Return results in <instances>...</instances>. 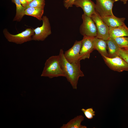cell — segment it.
I'll list each match as a JSON object with an SVG mask.
<instances>
[{"instance_id": "obj_1", "label": "cell", "mask_w": 128, "mask_h": 128, "mask_svg": "<svg viewBox=\"0 0 128 128\" xmlns=\"http://www.w3.org/2000/svg\"><path fill=\"white\" fill-rule=\"evenodd\" d=\"M62 49H60L59 55L61 67L64 73L65 77L70 83L73 88L77 89L79 78L84 76L80 69V61L70 63L66 59Z\"/></svg>"}, {"instance_id": "obj_2", "label": "cell", "mask_w": 128, "mask_h": 128, "mask_svg": "<svg viewBox=\"0 0 128 128\" xmlns=\"http://www.w3.org/2000/svg\"><path fill=\"white\" fill-rule=\"evenodd\" d=\"M41 76L50 78L65 77L60 66L59 55L51 56L46 60Z\"/></svg>"}, {"instance_id": "obj_3", "label": "cell", "mask_w": 128, "mask_h": 128, "mask_svg": "<svg viewBox=\"0 0 128 128\" xmlns=\"http://www.w3.org/2000/svg\"><path fill=\"white\" fill-rule=\"evenodd\" d=\"M3 33L8 41L19 44L32 40V37L34 34L33 29L31 28H27L16 35L10 34L7 29H5L3 30Z\"/></svg>"}, {"instance_id": "obj_4", "label": "cell", "mask_w": 128, "mask_h": 128, "mask_svg": "<svg viewBox=\"0 0 128 128\" xmlns=\"http://www.w3.org/2000/svg\"><path fill=\"white\" fill-rule=\"evenodd\" d=\"M82 23L80 28L81 34L83 36L96 37L97 33L96 24L91 17L83 14Z\"/></svg>"}, {"instance_id": "obj_5", "label": "cell", "mask_w": 128, "mask_h": 128, "mask_svg": "<svg viewBox=\"0 0 128 128\" xmlns=\"http://www.w3.org/2000/svg\"><path fill=\"white\" fill-rule=\"evenodd\" d=\"M43 23L41 26L33 29L34 34L32 40L43 41L51 33V27L48 18L46 16L42 18Z\"/></svg>"}, {"instance_id": "obj_6", "label": "cell", "mask_w": 128, "mask_h": 128, "mask_svg": "<svg viewBox=\"0 0 128 128\" xmlns=\"http://www.w3.org/2000/svg\"><path fill=\"white\" fill-rule=\"evenodd\" d=\"M106 64L111 69L121 72L128 71V64L119 56L113 58L102 56Z\"/></svg>"}, {"instance_id": "obj_7", "label": "cell", "mask_w": 128, "mask_h": 128, "mask_svg": "<svg viewBox=\"0 0 128 128\" xmlns=\"http://www.w3.org/2000/svg\"><path fill=\"white\" fill-rule=\"evenodd\" d=\"M95 22L97 30L96 37L106 41L110 37L109 27L103 21L96 12L91 17Z\"/></svg>"}, {"instance_id": "obj_8", "label": "cell", "mask_w": 128, "mask_h": 128, "mask_svg": "<svg viewBox=\"0 0 128 128\" xmlns=\"http://www.w3.org/2000/svg\"><path fill=\"white\" fill-rule=\"evenodd\" d=\"M119 0H96V11L101 17L114 15L112 11L113 4Z\"/></svg>"}, {"instance_id": "obj_9", "label": "cell", "mask_w": 128, "mask_h": 128, "mask_svg": "<svg viewBox=\"0 0 128 128\" xmlns=\"http://www.w3.org/2000/svg\"><path fill=\"white\" fill-rule=\"evenodd\" d=\"M82 45V41H76L73 46L64 53L65 57L70 63L80 61V54Z\"/></svg>"}, {"instance_id": "obj_10", "label": "cell", "mask_w": 128, "mask_h": 128, "mask_svg": "<svg viewBox=\"0 0 128 128\" xmlns=\"http://www.w3.org/2000/svg\"><path fill=\"white\" fill-rule=\"evenodd\" d=\"M94 37L83 36L82 40V45L80 54V60L89 59L91 53L94 50Z\"/></svg>"}, {"instance_id": "obj_11", "label": "cell", "mask_w": 128, "mask_h": 128, "mask_svg": "<svg viewBox=\"0 0 128 128\" xmlns=\"http://www.w3.org/2000/svg\"><path fill=\"white\" fill-rule=\"evenodd\" d=\"M73 5L81 8L84 14L89 17H91L96 12V4L91 0H75Z\"/></svg>"}, {"instance_id": "obj_12", "label": "cell", "mask_w": 128, "mask_h": 128, "mask_svg": "<svg viewBox=\"0 0 128 128\" xmlns=\"http://www.w3.org/2000/svg\"><path fill=\"white\" fill-rule=\"evenodd\" d=\"M110 37L113 38L121 37H128V28L125 24L121 26L109 27Z\"/></svg>"}, {"instance_id": "obj_13", "label": "cell", "mask_w": 128, "mask_h": 128, "mask_svg": "<svg viewBox=\"0 0 128 128\" xmlns=\"http://www.w3.org/2000/svg\"><path fill=\"white\" fill-rule=\"evenodd\" d=\"M93 43L94 50H97L102 56L109 57L106 41L95 37L93 39Z\"/></svg>"}, {"instance_id": "obj_14", "label": "cell", "mask_w": 128, "mask_h": 128, "mask_svg": "<svg viewBox=\"0 0 128 128\" xmlns=\"http://www.w3.org/2000/svg\"><path fill=\"white\" fill-rule=\"evenodd\" d=\"M103 21L109 26L116 27L122 26L124 24L125 18H119L114 15L101 17Z\"/></svg>"}, {"instance_id": "obj_15", "label": "cell", "mask_w": 128, "mask_h": 128, "mask_svg": "<svg viewBox=\"0 0 128 128\" xmlns=\"http://www.w3.org/2000/svg\"><path fill=\"white\" fill-rule=\"evenodd\" d=\"M84 119L82 115L77 116L66 124H63L60 128H87L86 126L81 124Z\"/></svg>"}, {"instance_id": "obj_16", "label": "cell", "mask_w": 128, "mask_h": 128, "mask_svg": "<svg viewBox=\"0 0 128 128\" xmlns=\"http://www.w3.org/2000/svg\"><path fill=\"white\" fill-rule=\"evenodd\" d=\"M106 41L109 57L112 58L118 56V52L120 48L114 39L110 37Z\"/></svg>"}, {"instance_id": "obj_17", "label": "cell", "mask_w": 128, "mask_h": 128, "mask_svg": "<svg viewBox=\"0 0 128 128\" xmlns=\"http://www.w3.org/2000/svg\"><path fill=\"white\" fill-rule=\"evenodd\" d=\"M44 8L34 7H29L25 10V15L31 16L36 18L38 20H41L43 14Z\"/></svg>"}, {"instance_id": "obj_18", "label": "cell", "mask_w": 128, "mask_h": 128, "mask_svg": "<svg viewBox=\"0 0 128 128\" xmlns=\"http://www.w3.org/2000/svg\"><path fill=\"white\" fill-rule=\"evenodd\" d=\"M12 2L16 6V13L13 21H20L25 15V8L21 4L20 0H12Z\"/></svg>"}, {"instance_id": "obj_19", "label": "cell", "mask_w": 128, "mask_h": 128, "mask_svg": "<svg viewBox=\"0 0 128 128\" xmlns=\"http://www.w3.org/2000/svg\"><path fill=\"white\" fill-rule=\"evenodd\" d=\"M113 39L120 48L128 47V37H119Z\"/></svg>"}, {"instance_id": "obj_20", "label": "cell", "mask_w": 128, "mask_h": 128, "mask_svg": "<svg viewBox=\"0 0 128 128\" xmlns=\"http://www.w3.org/2000/svg\"><path fill=\"white\" fill-rule=\"evenodd\" d=\"M45 5V0H33L25 7L26 9L29 7H37L44 8Z\"/></svg>"}, {"instance_id": "obj_21", "label": "cell", "mask_w": 128, "mask_h": 128, "mask_svg": "<svg viewBox=\"0 0 128 128\" xmlns=\"http://www.w3.org/2000/svg\"><path fill=\"white\" fill-rule=\"evenodd\" d=\"M81 110L86 117L88 119H92L95 115V112L92 108H88L86 109L82 108Z\"/></svg>"}, {"instance_id": "obj_22", "label": "cell", "mask_w": 128, "mask_h": 128, "mask_svg": "<svg viewBox=\"0 0 128 128\" xmlns=\"http://www.w3.org/2000/svg\"><path fill=\"white\" fill-rule=\"evenodd\" d=\"M118 55L128 64V53L123 48H120L118 52Z\"/></svg>"}, {"instance_id": "obj_23", "label": "cell", "mask_w": 128, "mask_h": 128, "mask_svg": "<svg viewBox=\"0 0 128 128\" xmlns=\"http://www.w3.org/2000/svg\"><path fill=\"white\" fill-rule=\"evenodd\" d=\"M75 0H65L64 1V5L67 9L73 6Z\"/></svg>"}, {"instance_id": "obj_24", "label": "cell", "mask_w": 128, "mask_h": 128, "mask_svg": "<svg viewBox=\"0 0 128 128\" xmlns=\"http://www.w3.org/2000/svg\"><path fill=\"white\" fill-rule=\"evenodd\" d=\"M21 3L24 7H25L27 5V4L25 0H20Z\"/></svg>"}, {"instance_id": "obj_25", "label": "cell", "mask_w": 128, "mask_h": 128, "mask_svg": "<svg viewBox=\"0 0 128 128\" xmlns=\"http://www.w3.org/2000/svg\"><path fill=\"white\" fill-rule=\"evenodd\" d=\"M121 1L123 2V4H126L128 0H120Z\"/></svg>"}, {"instance_id": "obj_26", "label": "cell", "mask_w": 128, "mask_h": 128, "mask_svg": "<svg viewBox=\"0 0 128 128\" xmlns=\"http://www.w3.org/2000/svg\"><path fill=\"white\" fill-rule=\"evenodd\" d=\"M33 0H25L27 4V5L31 2Z\"/></svg>"}, {"instance_id": "obj_27", "label": "cell", "mask_w": 128, "mask_h": 128, "mask_svg": "<svg viewBox=\"0 0 128 128\" xmlns=\"http://www.w3.org/2000/svg\"><path fill=\"white\" fill-rule=\"evenodd\" d=\"M126 51L128 53V47L122 48Z\"/></svg>"}, {"instance_id": "obj_28", "label": "cell", "mask_w": 128, "mask_h": 128, "mask_svg": "<svg viewBox=\"0 0 128 128\" xmlns=\"http://www.w3.org/2000/svg\"></svg>"}]
</instances>
